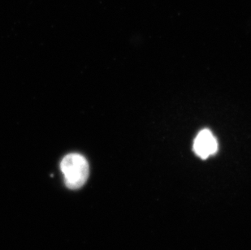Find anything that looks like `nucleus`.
<instances>
[{"mask_svg":"<svg viewBox=\"0 0 251 250\" xmlns=\"http://www.w3.org/2000/svg\"><path fill=\"white\" fill-rule=\"evenodd\" d=\"M64 182L70 189H78L87 181L90 168L86 158L79 153H69L60 163Z\"/></svg>","mask_w":251,"mask_h":250,"instance_id":"obj_1","label":"nucleus"},{"mask_svg":"<svg viewBox=\"0 0 251 250\" xmlns=\"http://www.w3.org/2000/svg\"><path fill=\"white\" fill-rule=\"evenodd\" d=\"M194 150L197 155L206 159L218 150V142L208 129L201 130L194 142Z\"/></svg>","mask_w":251,"mask_h":250,"instance_id":"obj_2","label":"nucleus"}]
</instances>
